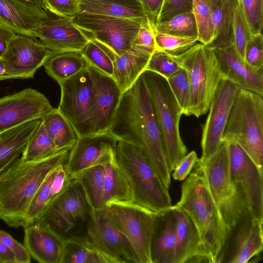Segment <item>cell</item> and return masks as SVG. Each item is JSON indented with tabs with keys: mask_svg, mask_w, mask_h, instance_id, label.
<instances>
[{
	"mask_svg": "<svg viewBox=\"0 0 263 263\" xmlns=\"http://www.w3.org/2000/svg\"><path fill=\"white\" fill-rule=\"evenodd\" d=\"M72 19L89 40L99 42L116 55L133 45L140 27L148 22L146 17L127 18L86 12L79 13Z\"/></svg>",
	"mask_w": 263,
	"mask_h": 263,
	"instance_id": "cell-10",
	"label": "cell"
},
{
	"mask_svg": "<svg viewBox=\"0 0 263 263\" xmlns=\"http://www.w3.org/2000/svg\"><path fill=\"white\" fill-rule=\"evenodd\" d=\"M172 207L156 214L151 243L152 263H174L176 221Z\"/></svg>",
	"mask_w": 263,
	"mask_h": 263,
	"instance_id": "cell-24",
	"label": "cell"
},
{
	"mask_svg": "<svg viewBox=\"0 0 263 263\" xmlns=\"http://www.w3.org/2000/svg\"><path fill=\"white\" fill-rule=\"evenodd\" d=\"M192 3L193 0H164L157 24L176 15L192 12Z\"/></svg>",
	"mask_w": 263,
	"mask_h": 263,
	"instance_id": "cell-47",
	"label": "cell"
},
{
	"mask_svg": "<svg viewBox=\"0 0 263 263\" xmlns=\"http://www.w3.org/2000/svg\"><path fill=\"white\" fill-rule=\"evenodd\" d=\"M194 166L204 177L208 188L230 232L247 211L231 180L228 143L222 142L209 159L202 163L197 161Z\"/></svg>",
	"mask_w": 263,
	"mask_h": 263,
	"instance_id": "cell-9",
	"label": "cell"
},
{
	"mask_svg": "<svg viewBox=\"0 0 263 263\" xmlns=\"http://www.w3.org/2000/svg\"><path fill=\"white\" fill-rule=\"evenodd\" d=\"M104 208L130 243L139 263H152L151 243L157 213L133 202L112 203Z\"/></svg>",
	"mask_w": 263,
	"mask_h": 263,
	"instance_id": "cell-11",
	"label": "cell"
},
{
	"mask_svg": "<svg viewBox=\"0 0 263 263\" xmlns=\"http://www.w3.org/2000/svg\"><path fill=\"white\" fill-rule=\"evenodd\" d=\"M70 150H63L34 161L18 158L0 175V219L9 227L24 228L29 207L49 173L67 161Z\"/></svg>",
	"mask_w": 263,
	"mask_h": 263,
	"instance_id": "cell-2",
	"label": "cell"
},
{
	"mask_svg": "<svg viewBox=\"0 0 263 263\" xmlns=\"http://www.w3.org/2000/svg\"><path fill=\"white\" fill-rule=\"evenodd\" d=\"M63 151V150H62ZM61 151L55 146L41 122L28 141L21 158L26 161H34L50 157Z\"/></svg>",
	"mask_w": 263,
	"mask_h": 263,
	"instance_id": "cell-35",
	"label": "cell"
},
{
	"mask_svg": "<svg viewBox=\"0 0 263 263\" xmlns=\"http://www.w3.org/2000/svg\"><path fill=\"white\" fill-rule=\"evenodd\" d=\"M156 49L167 52L172 55L180 54L196 43L197 39L181 37L165 33H155Z\"/></svg>",
	"mask_w": 263,
	"mask_h": 263,
	"instance_id": "cell-43",
	"label": "cell"
},
{
	"mask_svg": "<svg viewBox=\"0 0 263 263\" xmlns=\"http://www.w3.org/2000/svg\"><path fill=\"white\" fill-rule=\"evenodd\" d=\"M213 29V38L206 45L211 48L233 46V23L238 0H208Z\"/></svg>",
	"mask_w": 263,
	"mask_h": 263,
	"instance_id": "cell-28",
	"label": "cell"
},
{
	"mask_svg": "<svg viewBox=\"0 0 263 263\" xmlns=\"http://www.w3.org/2000/svg\"><path fill=\"white\" fill-rule=\"evenodd\" d=\"M79 13L86 12L109 16L137 18L145 17L143 10L91 0H78Z\"/></svg>",
	"mask_w": 263,
	"mask_h": 263,
	"instance_id": "cell-37",
	"label": "cell"
},
{
	"mask_svg": "<svg viewBox=\"0 0 263 263\" xmlns=\"http://www.w3.org/2000/svg\"><path fill=\"white\" fill-rule=\"evenodd\" d=\"M217 59L224 78L263 97V70H256L236 53L233 46L212 48Z\"/></svg>",
	"mask_w": 263,
	"mask_h": 263,
	"instance_id": "cell-22",
	"label": "cell"
},
{
	"mask_svg": "<svg viewBox=\"0 0 263 263\" xmlns=\"http://www.w3.org/2000/svg\"><path fill=\"white\" fill-rule=\"evenodd\" d=\"M85 238L117 263H139L133 248L114 226L105 208L94 210L93 217Z\"/></svg>",
	"mask_w": 263,
	"mask_h": 263,
	"instance_id": "cell-17",
	"label": "cell"
},
{
	"mask_svg": "<svg viewBox=\"0 0 263 263\" xmlns=\"http://www.w3.org/2000/svg\"><path fill=\"white\" fill-rule=\"evenodd\" d=\"M72 17L51 16L38 29V37L53 52L81 51L89 41L73 22Z\"/></svg>",
	"mask_w": 263,
	"mask_h": 263,
	"instance_id": "cell-20",
	"label": "cell"
},
{
	"mask_svg": "<svg viewBox=\"0 0 263 263\" xmlns=\"http://www.w3.org/2000/svg\"><path fill=\"white\" fill-rule=\"evenodd\" d=\"M107 131L117 139L141 147L168 190L171 173L163 137L142 74L122 94Z\"/></svg>",
	"mask_w": 263,
	"mask_h": 263,
	"instance_id": "cell-1",
	"label": "cell"
},
{
	"mask_svg": "<svg viewBox=\"0 0 263 263\" xmlns=\"http://www.w3.org/2000/svg\"><path fill=\"white\" fill-rule=\"evenodd\" d=\"M65 163L61 166L59 173L56 175L52 182L49 199L48 203L61 193L72 180V178H71L66 171Z\"/></svg>",
	"mask_w": 263,
	"mask_h": 263,
	"instance_id": "cell-53",
	"label": "cell"
},
{
	"mask_svg": "<svg viewBox=\"0 0 263 263\" xmlns=\"http://www.w3.org/2000/svg\"><path fill=\"white\" fill-rule=\"evenodd\" d=\"M41 122L33 120L0 133V175L20 158Z\"/></svg>",
	"mask_w": 263,
	"mask_h": 263,
	"instance_id": "cell-27",
	"label": "cell"
},
{
	"mask_svg": "<svg viewBox=\"0 0 263 263\" xmlns=\"http://www.w3.org/2000/svg\"><path fill=\"white\" fill-rule=\"evenodd\" d=\"M43 66L46 73L60 84L89 64L81 51H65L53 53Z\"/></svg>",
	"mask_w": 263,
	"mask_h": 263,
	"instance_id": "cell-30",
	"label": "cell"
},
{
	"mask_svg": "<svg viewBox=\"0 0 263 263\" xmlns=\"http://www.w3.org/2000/svg\"><path fill=\"white\" fill-rule=\"evenodd\" d=\"M239 88L237 85L225 78L220 82L202 127V155L197 160L199 163H204L209 159L222 143V136L230 112Z\"/></svg>",
	"mask_w": 263,
	"mask_h": 263,
	"instance_id": "cell-14",
	"label": "cell"
},
{
	"mask_svg": "<svg viewBox=\"0 0 263 263\" xmlns=\"http://www.w3.org/2000/svg\"><path fill=\"white\" fill-rule=\"evenodd\" d=\"M176 221L174 263H184L200 258V239L192 221L181 209L172 205Z\"/></svg>",
	"mask_w": 263,
	"mask_h": 263,
	"instance_id": "cell-26",
	"label": "cell"
},
{
	"mask_svg": "<svg viewBox=\"0 0 263 263\" xmlns=\"http://www.w3.org/2000/svg\"><path fill=\"white\" fill-rule=\"evenodd\" d=\"M59 85V111L69 122L79 138L93 134V86L88 68Z\"/></svg>",
	"mask_w": 263,
	"mask_h": 263,
	"instance_id": "cell-12",
	"label": "cell"
},
{
	"mask_svg": "<svg viewBox=\"0 0 263 263\" xmlns=\"http://www.w3.org/2000/svg\"><path fill=\"white\" fill-rule=\"evenodd\" d=\"M102 3L112 4L137 9H142L139 0H91Z\"/></svg>",
	"mask_w": 263,
	"mask_h": 263,
	"instance_id": "cell-55",
	"label": "cell"
},
{
	"mask_svg": "<svg viewBox=\"0 0 263 263\" xmlns=\"http://www.w3.org/2000/svg\"><path fill=\"white\" fill-rule=\"evenodd\" d=\"M133 202L127 180L115 158L107 162L103 190L104 208L112 203Z\"/></svg>",
	"mask_w": 263,
	"mask_h": 263,
	"instance_id": "cell-32",
	"label": "cell"
},
{
	"mask_svg": "<svg viewBox=\"0 0 263 263\" xmlns=\"http://www.w3.org/2000/svg\"><path fill=\"white\" fill-rule=\"evenodd\" d=\"M252 34L241 6L238 2L235 10L233 23V47L236 53L243 60L245 47Z\"/></svg>",
	"mask_w": 263,
	"mask_h": 263,
	"instance_id": "cell-42",
	"label": "cell"
},
{
	"mask_svg": "<svg viewBox=\"0 0 263 263\" xmlns=\"http://www.w3.org/2000/svg\"><path fill=\"white\" fill-rule=\"evenodd\" d=\"M30 36L16 34L2 57L9 79H29L53 53Z\"/></svg>",
	"mask_w": 263,
	"mask_h": 263,
	"instance_id": "cell-16",
	"label": "cell"
},
{
	"mask_svg": "<svg viewBox=\"0 0 263 263\" xmlns=\"http://www.w3.org/2000/svg\"><path fill=\"white\" fill-rule=\"evenodd\" d=\"M93 86V134L107 132L122 92L115 80L92 66L88 67Z\"/></svg>",
	"mask_w": 263,
	"mask_h": 263,
	"instance_id": "cell-19",
	"label": "cell"
},
{
	"mask_svg": "<svg viewBox=\"0 0 263 263\" xmlns=\"http://www.w3.org/2000/svg\"><path fill=\"white\" fill-rule=\"evenodd\" d=\"M51 17L48 12L18 0H0V23L16 34L36 39L39 28Z\"/></svg>",
	"mask_w": 263,
	"mask_h": 263,
	"instance_id": "cell-21",
	"label": "cell"
},
{
	"mask_svg": "<svg viewBox=\"0 0 263 263\" xmlns=\"http://www.w3.org/2000/svg\"><path fill=\"white\" fill-rule=\"evenodd\" d=\"M173 56L187 75L191 97L186 116L199 118L209 111L217 88L224 78L217 59L211 48L200 42Z\"/></svg>",
	"mask_w": 263,
	"mask_h": 263,
	"instance_id": "cell-7",
	"label": "cell"
},
{
	"mask_svg": "<svg viewBox=\"0 0 263 263\" xmlns=\"http://www.w3.org/2000/svg\"><path fill=\"white\" fill-rule=\"evenodd\" d=\"M16 33L0 23V59L5 53L11 40Z\"/></svg>",
	"mask_w": 263,
	"mask_h": 263,
	"instance_id": "cell-54",
	"label": "cell"
},
{
	"mask_svg": "<svg viewBox=\"0 0 263 263\" xmlns=\"http://www.w3.org/2000/svg\"><path fill=\"white\" fill-rule=\"evenodd\" d=\"M48 12L54 15L73 17L79 13L78 0H44Z\"/></svg>",
	"mask_w": 263,
	"mask_h": 263,
	"instance_id": "cell-48",
	"label": "cell"
},
{
	"mask_svg": "<svg viewBox=\"0 0 263 263\" xmlns=\"http://www.w3.org/2000/svg\"><path fill=\"white\" fill-rule=\"evenodd\" d=\"M93 214L81 182L72 178L66 189L48 203L37 220L65 242L85 238Z\"/></svg>",
	"mask_w": 263,
	"mask_h": 263,
	"instance_id": "cell-5",
	"label": "cell"
},
{
	"mask_svg": "<svg viewBox=\"0 0 263 263\" xmlns=\"http://www.w3.org/2000/svg\"><path fill=\"white\" fill-rule=\"evenodd\" d=\"M142 74L160 127L171 173L187 151L179 132V122L183 113L166 79L148 70H145Z\"/></svg>",
	"mask_w": 263,
	"mask_h": 263,
	"instance_id": "cell-8",
	"label": "cell"
},
{
	"mask_svg": "<svg viewBox=\"0 0 263 263\" xmlns=\"http://www.w3.org/2000/svg\"><path fill=\"white\" fill-rule=\"evenodd\" d=\"M189 217L198 233L200 261L219 262L230 233L202 174L195 168L183 182L175 205Z\"/></svg>",
	"mask_w": 263,
	"mask_h": 263,
	"instance_id": "cell-3",
	"label": "cell"
},
{
	"mask_svg": "<svg viewBox=\"0 0 263 263\" xmlns=\"http://www.w3.org/2000/svg\"><path fill=\"white\" fill-rule=\"evenodd\" d=\"M197 160L195 151H192L184 156L177 163L173 171V178L178 181L184 180L190 174Z\"/></svg>",
	"mask_w": 263,
	"mask_h": 263,
	"instance_id": "cell-50",
	"label": "cell"
},
{
	"mask_svg": "<svg viewBox=\"0 0 263 263\" xmlns=\"http://www.w3.org/2000/svg\"><path fill=\"white\" fill-rule=\"evenodd\" d=\"M262 220L250 218L238 233L233 253L228 261L246 263L263 248Z\"/></svg>",
	"mask_w": 263,
	"mask_h": 263,
	"instance_id": "cell-29",
	"label": "cell"
},
{
	"mask_svg": "<svg viewBox=\"0 0 263 263\" xmlns=\"http://www.w3.org/2000/svg\"><path fill=\"white\" fill-rule=\"evenodd\" d=\"M66 162L62 163L55 167L42 184L29 207L24 228L33 224L41 215L49 201L52 182L61 166Z\"/></svg>",
	"mask_w": 263,
	"mask_h": 263,
	"instance_id": "cell-39",
	"label": "cell"
},
{
	"mask_svg": "<svg viewBox=\"0 0 263 263\" xmlns=\"http://www.w3.org/2000/svg\"><path fill=\"white\" fill-rule=\"evenodd\" d=\"M117 140L108 131L79 138L65 163L71 178L93 165L112 160Z\"/></svg>",
	"mask_w": 263,
	"mask_h": 263,
	"instance_id": "cell-18",
	"label": "cell"
},
{
	"mask_svg": "<svg viewBox=\"0 0 263 263\" xmlns=\"http://www.w3.org/2000/svg\"><path fill=\"white\" fill-rule=\"evenodd\" d=\"M24 229V245L31 256L41 263H61L65 242L39 220Z\"/></svg>",
	"mask_w": 263,
	"mask_h": 263,
	"instance_id": "cell-23",
	"label": "cell"
},
{
	"mask_svg": "<svg viewBox=\"0 0 263 263\" xmlns=\"http://www.w3.org/2000/svg\"><path fill=\"white\" fill-rule=\"evenodd\" d=\"M146 19L154 30L158 23V18L164 0H139Z\"/></svg>",
	"mask_w": 263,
	"mask_h": 263,
	"instance_id": "cell-51",
	"label": "cell"
},
{
	"mask_svg": "<svg viewBox=\"0 0 263 263\" xmlns=\"http://www.w3.org/2000/svg\"><path fill=\"white\" fill-rule=\"evenodd\" d=\"M36 8L48 11L44 0H18Z\"/></svg>",
	"mask_w": 263,
	"mask_h": 263,
	"instance_id": "cell-57",
	"label": "cell"
},
{
	"mask_svg": "<svg viewBox=\"0 0 263 263\" xmlns=\"http://www.w3.org/2000/svg\"><path fill=\"white\" fill-rule=\"evenodd\" d=\"M239 144L261 170L263 162V98L239 88L222 136Z\"/></svg>",
	"mask_w": 263,
	"mask_h": 263,
	"instance_id": "cell-6",
	"label": "cell"
},
{
	"mask_svg": "<svg viewBox=\"0 0 263 263\" xmlns=\"http://www.w3.org/2000/svg\"><path fill=\"white\" fill-rule=\"evenodd\" d=\"M179 67V64L173 55L156 49L152 54L145 70L157 73L167 79Z\"/></svg>",
	"mask_w": 263,
	"mask_h": 263,
	"instance_id": "cell-44",
	"label": "cell"
},
{
	"mask_svg": "<svg viewBox=\"0 0 263 263\" xmlns=\"http://www.w3.org/2000/svg\"><path fill=\"white\" fill-rule=\"evenodd\" d=\"M107 163V162L93 165L84 170L74 178L81 182L94 210L104 208L103 190Z\"/></svg>",
	"mask_w": 263,
	"mask_h": 263,
	"instance_id": "cell-34",
	"label": "cell"
},
{
	"mask_svg": "<svg viewBox=\"0 0 263 263\" xmlns=\"http://www.w3.org/2000/svg\"><path fill=\"white\" fill-rule=\"evenodd\" d=\"M134 44L141 46L152 52L156 49L154 32L148 22L140 27Z\"/></svg>",
	"mask_w": 263,
	"mask_h": 263,
	"instance_id": "cell-52",
	"label": "cell"
},
{
	"mask_svg": "<svg viewBox=\"0 0 263 263\" xmlns=\"http://www.w3.org/2000/svg\"><path fill=\"white\" fill-rule=\"evenodd\" d=\"M114 158L129 183L133 203L156 213L172 206L168 189L141 147L117 139Z\"/></svg>",
	"mask_w": 263,
	"mask_h": 263,
	"instance_id": "cell-4",
	"label": "cell"
},
{
	"mask_svg": "<svg viewBox=\"0 0 263 263\" xmlns=\"http://www.w3.org/2000/svg\"><path fill=\"white\" fill-rule=\"evenodd\" d=\"M81 52L89 65L112 77L113 60L116 55L110 49L96 41L89 40Z\"/></svg>",
	"mask_w": 263,
	"mask_h": 263,
	"instance_id": "cell-38",
	"label": "cell"
},
{
	"mask_svg": "<svg viewBox=\"0 0 263 263\" xmlns=\"http://www.w3.org/2000/svg\"><path fill=\"white\" fill-rule=\"evenodd\" d=\"M245 61L256 70H263V35L252 34L245 50Z\"/></svg>",
	"mask_w": 263,
	"mask_h": 263,
	"instance_id": "cell-46",
	"label": "cell"
},
{
	"mask_svg": "<svg viewBox=\"0 0 263 263\" xmlns=\"http://www.w3.org/2000/svg\"><path fill=\"white\" fill-rule=\"evenodd\" d=\"M0 240L13 253L16 263L30 262L31 255L24 245L20 243L3 230H0Z\"/></svg>",
	"mask_w": 263,
	"mask_h": 263,
	"instance_id": "cell-49",
	"label": "cell"
},
{
	"mask_svg": "<svg viewBox=\"0 0 263 263\" xmlns=\"http://www.w3.org/2000/svg\"><path fill=\"white\" fill-rule=\"evenodd\" d=\"M227 143L232 182L250 218L263 221V170L239 144Z\"/></svg>",
	"mask_w": 263,
	"mask_h": 263,
	"instance_id": "cell-13",
	"label": "cell"
},
{
	"mask_svg": "<svg viewBox=\"0 0 263 263\" xmlns=\"http://www.w3.org/2000/svg\"><path fill=\"white\" fill-rule=\"evenodd\" d=\"M41 121L59 150H71L76 145L78 135L57 108L43 117Z\"/></svg>",
	"mask_w": 263,
	"mask_h": 263,
	"instance_id": "cell-33",
	"label": "cell"
},
{
	"mask_svg": "<svg viewBox=\"0 0 263 263\" xmlns=\"http://www.w3.org/2000/svg\"><path fill=\"white\" fill-rule=\"evenodd\" d=\"M170 87L183 115H187L190 102V87L185 70L179 68L167 79Z\"/></svg>",
	"mask_w": 263,
	"mask_h": 263,
	"instance_id": "cell-41",
	"label": "cell"
},
{
	"mask_svg": "<svg viewBox=\"0 0 263 263\" xmlns=\"http://www.w3.org/2000/svg\"><path fill=\"white\" fill-rule=\"evenodd\" d=\"M154 32V34L165 33L197 40L198 35L197 24L193 12L179 14L159 23Z\"/></svg>",
	"mask_w": 263,
	"mask_h": 263,
	"instance_id": "cell-36",
	"label": "cell"
},
{
	"mask_svg": "<svg viewBox=\"0 0 263 263\" xmlns=\"http://www.w3.org/2000/svg\"><path fill=\"white\" fill-rule=\"evenodd\" d=\"M192 12L198 28V41L208 45L213 38V29L208 0H193Z\"/></svg>",
	"mask_w": 263,
	"mask_h": 263,
	"instance_id": "cell-40",
	"label": "cell"
},
{
	"mask_svg": "<svg viewBox=\"0 0 263 263\" xmlns=\"http://www.w3.org/2000/svg\"><path fill=\"white\" fill-rule=\"evenodd\" d=\"M55 108L44 95L28 88L0 98V133L41 119Z\"/></svg>",
	"mask_w": 263,
	"mask_h": 263,
	"instance_id": "cell-15",
	"label": "cell"
},
{
	"mask_svg": "<svg viewBox=\"0 0 263 263\" xmlns=\"http://www.w3.org/2000/svg\"><path fill=\"white\" fill-rule=\"evenodd\" d=\"M9 79L7 73L5 63L2 58L0 59V81Z\"/></svg>",
	"mask_w": 263,
	"mask_h": 263,
	"instance_id": "cell-58",
	"label": "cell"
},
{
	"mask_svg": "<svg viewBox=\"0 0 263 263\" xmlns=\"http://www.w3.org/2000/svg\"><path fill=\"white\" fill-rule=\"evenodd\" d=\"M0 263H16L13 253L1 240Z\"/></svg>",
	"mask_w": 263,
	"mask_h": 263,
	"instance_id": "cell-56",
	"label": "cell"
},
{
	"mask_svg": "<svg viewBox=\"0 0 263 263\" xmlns=\"http://www.w3.org/2000/svg\"><path fill=\"white\" fill-rule=\"evenodd\" d=\"M152 53L141 46L133 44L124 53L115 57L112 77L122 93L132 86L146 69Z\"/></svg>",
	"mask_w": 263,
	"mask_h": 263,
	"instance_id": "cell-25",
	"label": "cell"
},
{
	"mask_svg": "<svg viewBox=\"0 0 263 263\" xmlns=\"http://www.w3.org/2000/svg\"><path fill=\"white\" fill-rule=\"evenodd\" d=\"M61 263H117L85 238L65 242Z\"/></svg>",
	"mask_w": 263,
	"mask_h": 263,
	"instance_id": "cell-31",
	"label": "cell"
},
{
	"mask_svg": "<svg viewBox=\"0 0 263 263\" xmlns=\"http://www.w3.org/2000/svg\"><path fill=\"white\" fill-rule=\"evenodd\" d=\"M252 34L262 33L263 0H238Z\"/></svg>",
	"mask_w": 263,
	"mask_h": 263,
	"instance_id": "cell-45",
	"label": "cell"
}]
</instances>
